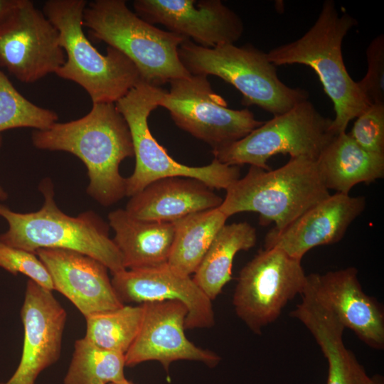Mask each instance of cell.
<instances>
[{"label": "cell", "instance_id": "obj_1", "mask_svg": "<svg viewBox=\"0 0 384 384\" xmlns=\"http://www.w3.org/2000/svg\"><path fill=\"white\" fill-rule=\"evenodd\" d=\"M31 140L37 149L78 157L87 170V193L100 204L109 206L127 196L119 165L134 151L129 127L114 103L92 104L81 118L35 130Z\"/></svg>", "mask_w": 384, "mask_h": 384}, {"label": "cell", "instance_id": "obj_2", "mask_svg": "<svg viewBox=\"0 0 384 384\" xmlns=\"http://www.w3.org/2000/svg\"><path fill=\"white\" fill-rule=\"evenodd\" d=\"M356 25L355 18L340 14L336 3L326 0L314 25L301 38L267 53L276 67L300 64L314 70L334 104L332 129L336 134L346 132L349 122L369 106L349 75L342 54L343 41Z\"/></svg>", "mask_w": 384, "mask_h": 384}, {"label": "cell", "instance_id": "obj_3", "mask_svg": "<svg viewBox=\"0 0 384 384\" xmlns=\"http://www.w3.org/2000/svg\"><path fill=\"white\" fill-rule=\"evenodd\" d=\"M39 188L44 203L36 212L17 213L0 203V216L8 223L1 242L34 253L43 248L78 252L102 262L112 274L126 270L107 225L97 214L87 211L70 216L57 206L49 179L43 180Z\"/></svg>", "mask_w": 384, "mask_h": 384}, {"label": "cell", "instance_id": "obj_4", "mask_svg": "<svg viewBox=\"0 0 384 384\" xmlns=\"http://www.w3.org/2000/svg\"><path fill=\"white\" fill-rule=\"evenodd\" d=\"M330 195L316 160L290 158L276 169L250 166L226 189L220 210L228 218L242 212L259 214L262 225L280 230Z\"/></svg>", "mask_w": 384, "mask_h": 384}, {"label": "cell", "instance_id": "obj_5", "mask_svg": "<svg viewBox=\"0 0 384 384\" xmlns=\"http://www.w3.org/2000/svg\"><path fill=\"white\" fill-rule=\"evenodd\" d=\"M85 0H48L43 12L59 33L65 61L55 74L80 85L92 104L115 103L143 81L136 65L122 52L108 46L100 53L83 32Z\"/></svg>", "mask_w": 384, "mask_h": 384}, {"label": "cell", "instance_id": "obj_6", "mask_svg": "<svg viewBox=\"0 0 384 384\" xmlns=\"http://www.w3.org/2000/svg\"><path fill=\"white\" fill-rule=\"evenodd\" d=\"M83 26L96 39L124 54L148 84L160 87L191 76L178 53L179 46L186 38L147 23L132 12L124 0H96L87 4Z\"/></svg>", "mask_w": 384, "mask_h": 384}, {"label": "cell", "instance_id": "obj_7", "mask_svg": "<svg viewBox=\"0 0 384 384\" xmlns=\"http://www.w3.org/2000/svg\"><path fill=\"white\" fill-rule=\"evenodd\" d=\"M178 53L191 75L217 76L241 93L243 105H256L273 116L282 114L309 98L306 90L285 85L267 53L251 44L206 48L185 39Z\"/></svg>", "mask_w": 384, "mask_h": 384}, {"label": "cell", "instance_id": "obj_8", "mask_svg": "<svg viewBox=\"0 0 384 384\" xmlns=\"http://www.w3.org/2000/svg\"><path fill=\"white\" fill-rule=\"evenodd\" d=\"M166 91L141 81L114 103L129 127L136 160L132 174L126 178V196L131 197L153 181L173 176L196 178L213 189L226 190L240 178V166L215 158L203 166L183 164L169 156L151 134L148 118L159 107Z\"/></svg>", "mask_w": 384, "mask_h": 384}, {"label": "cell", "instance_id": "obj_9", "mask_svg": "<svg viewBox=\"0 0 384 384\" xmlns=\"http://www.w3.org/2000/svg\"><path fill=\"white\" fill-rule=\"evenodd\" d=\"M336 135L332 119L306 100L263 122L242 139L212 150V154L227 165L249 164L270 170L269 159L279 154L316 160Z\"/></svg>", "mask_w": 384, "mask_h": 384}, {"label": "cell", "instance_id": "obj_10", "mask_svg": "<svg viewBox=\"0 0 384 384\" xmlns=\"http://www.w3.org/2000/svg\"><path fill=\"white\" fill-rule=\"evenodd\" d=\"M306 274L302 260L278 248H265L240 270L233 295L236 315L254 334L274 322L301 294Z\"/></svg>", "mask_w": 384, "mask_h": 384}, {"label": "cell", "instance_id": "obj_11", "mask_svg": "<svg viewBox=\"0 0 384 384\" xmlns=\"http://www.w3.org/2000/svg\"><path fill=\"white\" fill-rule=\"evenodd\" d=\"M159 106L166 109L176 126L212 147L237 142L264 122L248 109L233 110L215 93L205 75H193L169 82Z\"/></svg>", "mask_w": 384, "mask_h": 384}, {"label": "cell", "instance_id": "obj_12", "mask_svg": "<svg viewBox=\"0 0 384 384\" xmlns=\"http://www.w3.org/2000/svg\"><path fill=\"white\" fill-rule=\"evenodd\" d=\"M65 61L57 28L31 1L21 0L0 26V68L32 83L55 73Z\"/></svg>", "mask_w": 384, "mask_h": 384}, {"label": "cell", "instance_id": "obj_13", "mask_svg": "<svg viewBox=\"0 0 384 384\" xmlns=\"http://www.w3.org/2000/svg\"><path fill=\"white\" fill-rule=\"evenodd\" d=\"M144 316L139 333L125 353V365L133 367L155 361L168 372L176 361L216 366L221 358L213 351L197 346L185 334L188 310L181 302L165 300L142 304Z\"/></svg>", "mask_w": 384, "mask_h": 384}, {"label": "cell", "instance_id": "obj_14", "mask_svg": "<svg viewBox=\"0 0 384 384\" xmlns=\"http://www.w3.org/2000/svg\"><path fill=\"white\" fill-rule=\"evenodd\" d=\"M133 6L147 23L206 48L235 44L244 32L240 17L220 0H136Z\"/></svg>", "mask_w": 384, "mask_h": 384}, {"label": "cell", "instance_id": "obj_15", "mask_svg": "<svg viewBox=\"0 0 384 384\" xmlns=\"http://www.w3.org/2000/svg\"><path fill=\"white\" fill-rule=\"evenodd\" d=\"M24 338L19 364L5 384H36L60 358L67 313L48 290L28 279L21 310Z\"/></svg>", "mask_w": 384, "mask_h": 384}, {"label": "cell", "instance_id": "obj_16", "mask_svg": "<svg viewBox=\"0 0 384 384\" xmlns=\"http://www.w3.org/2000/svg\"><path fill=\"white\" fill-rule=\"evenodd\" d=\"M112 284L119 300L144 304L176 300L188 310L185 329H208L215 324L212 301L191 275L165 263L159 266L124 270L112 274Z\"/></svg>", "mask_w": 384, "mask_h": 384}, {"label": "cell", "instance_id": "obj_17", "mask_svg": "<svg viewBox=\"0 0 384 384\" xmlns=\"http://www.w3.org/2000/svg\"><path fill=\"white\" fill-rule=\"evenodd\" d=\"M366 205L364 196L330 194L284 228H272L265 236V248H278L302 260L312 248L339 242Z\"/></svg>", "mask_w": 384, "mask_h": 384}, {"label": "cell", "instance_id": "obj_18", "mask_svg": "<svg viewBox=\"0 0 384 384\" xmlns=\"http://www.w3.org/2000/svg\"><path fill=\"white\" fill-rule=\"evenodd\" d=\"M306 284L362 342L373 349L384 348L383 308L363 292L356 268L312 273L306 275Z\"/></svg>", "mask_w": 384, "mask_h": 384}, {"label": "cell", "instance_id": "obj_19", "mask_svg": "<svg viewBox=\"0 0 384 384\" xmlns=\"http://www.w3.org/2000/svg\"><path fill=\"white\" fill-rule=\"evenodd\" d=\"M36 254L48 270L54 290L87 316L124 305L116 294L108 269L85 254L63 249H39Z\"/></svg>", "mask_w": 384, "mask_h": 384}, {"label": "cell", "instance_id": "obj_20", "mask_svg": "<svg viewBox=\"0 0 384 384\" xmlns=\"http://www.w3.org/2000/svg\"><path fill=\"white\" fill-rule=\"evenodd\" d=\"M223 201L198 179L173 176L153 181L131 196L125 210L138 219L173 223L193 213L219 208Z\"/></svg>", "mask_w": 384, "mask_h": 384}, {"label": "cell", "instance_id": "obj_21", "mask_svg": "<svg viewBox=\"0 0 384 384\" xmlns=\"http://www.w3.org/2000/svg\"><path fill=\"white\" fill-rule=\"evenodd\" d=\"M291 312L309 331L328 363L326 384H366L368 376L355 354L343 343L344 326L311 292Z\"/></svg>", "mask_w": 384, "mask_h": 384}, {"label": "cell", "instance_id": "obj_22", "mask_svg": "<svg viewBox=\"0 0 384 384\" xmlns=\"http://www.w3.org/2000/svg\"><path fill=\"white\" fill-rule=\"evenodd\" d=\"M112 239L126 270L153 267L168 262L174 238L173 223L138 219L125 209L108 215Z\"/></svg>", "mask_w": 384, "mask_h": 384}, {"label": "cell", "instance_id": "obj_23", "mask_svg": "<svg viewBox=\"0 0 384 384\" xmlns=\"http://www.w3.org/2000/svg\"><path fill=\"white\" fill-rule=\"evenodd\" d=\"M327 188L349 194L356 185L384 176V155L367 151L346 132L336 134L316 160Z\"/></svg>", "mask_w": 384, "mask_h": 384}, {"label": "cell", "instance_id": "obj_24", "mask_svg": "<svg viewBox=\"0 0 384 384\" xmlns=\"http://www.w3.org/2000/svg\"><path fill=\"white\" fill-rule=\"evenodd\" d=\"M256 242V230L247 222L225 224L218 231L192 277L211 301L232 279L235 255Z\"/></svg>", "mask_w": 384, "mask_h": 384}, {"label": "cell", "instance_id": "obj_25", "mask_svg": "<svg viewBox=\"0 0 384 384\" xmlns=\"http://www.w3.org/2000/svg\"><path fill=\"white\" fill-rule=\"evenodd\" d=\"M228 218L216 208L174 221V238L167 263L183 274H193Z\"/></svg>", "mask_w": 384, "mask_h": 384}, {"label": "cell", "instance_id": "obj_26", "mask_svg": "<svg viewBox=\"0 0 384 384\" xmlns=\"http://www.w3.org/2000/svg\"><path fill=\"white\" fill-rule=\"evenodd\" d=\"M125 355L100 348L85 338L75 342L74 352L64 384L121 383L124 375Z\"/></svg>", "mask_w": 384, "mask_h": 384}, {"label": "cell", "instance_id": "obj_27", "mask_svg": "<svg viewBox=\"0 0 384 384\" xmlns=\"http://www.w3.org/2000/svg\"><path fill=\"white\" fill-rule=\"evenodd\" d=\"M144 306H122L90 315L84 338L94 345L125 355L141 327Z\"/></svg>", "mask_w": 384, "mask_h": 384}, {"label": "cell", "instance_id": "obj_28", "mask_svg": "<svg viewBox=\"0 0 384 384\" xmlns=\"http://www.w3.org/2000/svg\"><path fill=\"white\" fill-rule=\"evenodd\" d=\"M58 115L23 97L0 68V134L17 128L45 130L57 122Z\"/></svg>", "mask_w": 384, "mask_h": 384}, {"label": "cell", "instance_id": "obj_29", "mask_svg": "<svg viewBox=\"0 0 384 384\" xmlns=\"http://www.w3.org/2000/svg\"><path fill=\"white\" fill-rule=\"evenodd\" d=\"M0 267L15 275L23 274L48 290L54 289L48 270L34 252L11 247L0 241Z\"/></svg>", "mask_w": 384, "mask_h": 384}, {"label": "cell", "instance_id": "obj_30", "mask_svg": "<svg viewBox=\"0 0 384 384\" xmlns=\"http://www.w3.org/2000/svg\"><path fill=\"white\" fill-rule=\"evenodd\" d=\"M348 134L367 151L384 155V105H369Z\"/></svg>", "mask_w": 384, "mask_h": 384}, {"label": "cell", "instance_id": "obj_31", "mask_svg": "<svg viewBox=\"0 0 384 384\" xmlns=\"http://www.w3.org/2000/svg\"><path fill=\"white\" fill-rule=\"evenodd\" d=\"M368 70L357 82L369 105H384V36L375 37L366 49Z\"/></svg>", "mask_w": 384, "mask_h": 384}, {"label": "cell", "instance_id": "obj_32", "mask_svg": "<svg viewBox=\"0 0 384 384\" xmlns=\"http://www.w3.org/2000/svg\"><path fill=\"white\" fill-rule=\"evenodd\" d=\"M21 0H0V26L10 17Z\"/></svg>", "mask_w": 384, "mask_h": 384}, {"label": "cell", "instance_id": "obj_33", "mask_svg": "<svg viewBox=\"0 0 384 384\" xmlns=\"http://www.w3.org/2000/svg\"><path fill=\"white\" fill-rule=\"evenodd\" d=\"M366 384H384V378L379 374L368 376Z\"/></svg>", "mask_w": 384, "mask_h": 384}, {"label": "cell", "instance_id": "obj_34", "mask_svg": "<svg viewBox=\"0 0 384 384\" xmlns=\"http://www.w3.org/2000/svg\"><path fill=\"white\" fill-rule=\"evenodd\" d=\"M1 143H2V137H1V135L0 134V147L1 146ZM7 197H8L7 193L0 186V200L1 201L5 200L7 198Z\"/></svg>", "mask_w": 384, "mask_h": 384}, {"label": "cell", "instance_id": "obj_35", "mask_svg": "<svg viewBox=\"0 0 384 384\" xmlns=\"http://www.w3.org/2000/svg\"><path fill=\"white\" fill-rule=\"evenodd\" d=\"M107 384H134L133 383L132 381L130 380H127V382L125 383H107Z\"/></svg>", "mask_w": 384, "mask_h": 384}, {"label": "cell", "instance_id": "obj_36", "mask_svg": "<svg viewBox=\"0 0 384 384\" xmlns=\"http://www.w3.org/2000/svg\"><path fill=\"white\" fill-rule=\"evenodd\" d=\"M0 384H5V383L0 382Z\"/></svg>", "mask_w": 384, "mask_h": 384}]
</instances>
